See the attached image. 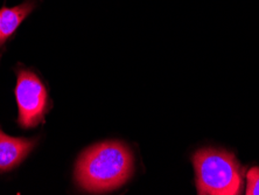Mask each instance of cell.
<instances>
[{
  "label": "cell",
  "instance_id": "obj_1",
  "mask_svg": "<svg viewBox=\"0 0 259 195\" xmlns=\"http://www.w3.org/2000/svg\"><path fill=\"white\" fill-rule=\"evenodd\" d=\"M133 172V155L119 141L88 148L76 166V180L87 192L105 193L123 186Z\"/></svg>",
  "mask_w": 259,
  "mask_h": 195
},
{
  "label": "cell",
  "instance_id": "obj_3",
  "mask_svg": "<svg viewBox=\"0 0 259 195\" xmlns=\"http://www.w3.org/2000/svg\"><path fill=\"white\" fill-rule=\"evenodd\" d=\"M15 98L19 108L18 123L21 128H35L47 111L48 95L41 80L29 70L18 72Z\"/></svg>",
  "mask_w": 259,
  "mask_h": 195
},
{
  "label": "cell",
  "instance_id": "obj_5",
  "mask_svg": "<svg viewBox=\"0 0 259 195\" xmlns=\"http://www.w3.org/2000/svg\"><path fill=\"white\" fill-rule=\"evenodd\" d=\"M34 9V3L26 2L12 9L3 7L0 10V47L15 33L19 26Z\"/></svg>",
  "mask_w": 259,
  "mask_h": 195
},
{
  "label": "cell",
  "instance_id": "obj_4",
  "mask_svg": "<svg viewBox=\"0 0 259 195\" xmlns=\"http://www.w3.org/2000/svg\"><path fill=\"white\" fill-rule=\"evenodd\" d=\"M35 143V139L14 138L0 130V172L17 167L32 151Z\"/></svg>",
  "mask_w": 259,
  "mask_h": 195
},
{
  "label": "cell",
  "instance_id": "obj_2",
  "mask_svg": "<svg viewBox=\"0 0 259 195\" xmlns=\"http://www.w3.org/2000/svg\"><path fill=\"white\" fill-rule=\"evenodd\" d=\"M199 194L237 195L243 186V171L235 155L219 148H201L193 155Z\"/></svg>",
  "mask_w": 259,
  "mask_h": 195
},
{
  "label": "cell",
  "instance_id": "obj_6",
  "mask_svg": "<svg viewBox=\"0 0 259 195\" xmlns=\"http://www.w3.org/2000/svg\"><path fill=\"white\" fill-rule=\"evenodd\" d=\"M247 195H259V167H252L246 175Z\"/></svg>",
  "mask_w": 259,
  "mask_h": 195
}]
</instances>
